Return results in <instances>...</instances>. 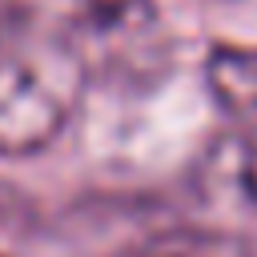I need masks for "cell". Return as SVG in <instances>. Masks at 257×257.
<instances>
[{"label":"cell","instance_id":"2","mask_svg":"<svg viewBox=\"0 0 257 257\" xmlns=\"http://www.w3.org/2000/svg\"><path fill=\"white\" fill-rule=\"evenodd\" d=\"M16 12L76 52L84 72L128 68L157 52V0H12Z\"/></svg>","mask_w":257,"mask_h":257},{"label":"cell","instance_id":"1","mask_svg":"<svg viewBox=\"0 0 257 257\" xmlns=\"http://www.w3.org/2000/svg\"><path fill=\"white\" fill-rule=\"evenodd\" d=\"M84 80V64L52 32L28 20L20 32H0V157L44 153L68 128Z\"/></svg>","mask_w":257,"mask_h":257},{"label":"cell","instance_id":"5","mask_svg":"<svg viewBox=\"0 0 257 257\" xmlns=\"http://www.w3.org/2000/svg\"><path fill=\"white\" fill-rule=\"evenodd\" d=\"M112 257H257V249L245 245L241 237L217 233V229H173V233L137 241Z\"/></svg>","mask_w":257,"mask_h":257},{"label":"cell","instance_id":"3","mask_svg":"<svg viewBox=\"0 0 257 257\" xmlns=\"http://www.w3.org/2000/svg\"><path fill=\"white\" fill-rule=\"evenodd\" d=\"M201 189L213 205L257 221V128H229L205 153Z\"/></svg>","mask_w":257,"mask_h":257},{"label":"cell","instance_id":"4","mask_svg":"<svg viewBox=\"0 0 257 257\" xmlns=\"http://www.w3.org/2000/svg\"><path fill=\"white\" fill-rule=\"evenodd\" d=\"M205 80L229 128H257V48L217 44L205 60Z\"/></svg>","mask_w":257,"mask_h":257}]
</instances>
